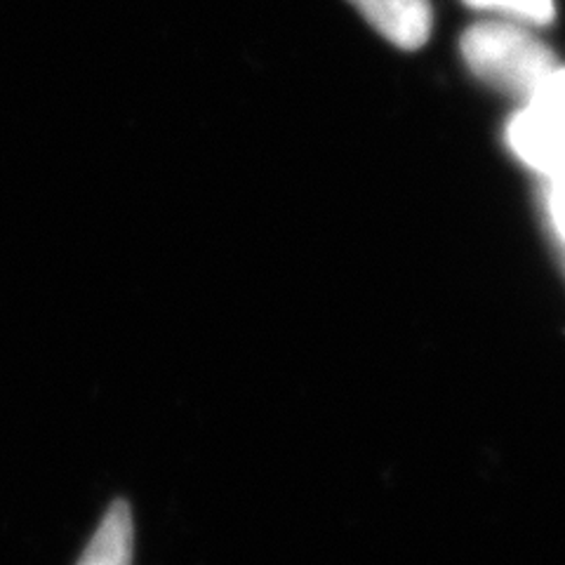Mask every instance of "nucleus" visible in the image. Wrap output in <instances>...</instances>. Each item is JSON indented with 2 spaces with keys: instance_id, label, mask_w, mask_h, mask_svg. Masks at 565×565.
<instances>
[{
  "instance_id": "f257e3e1",
  "label": "nucleus",
  "mask_w": 565,
  "mask_h": 565,
  "mask_svg": "<svg viewBox=\"0 0 565 565\" xmlns=\"http://www.w3.org/2000/svg\"><path fill=\"white\" fill-rule=\"evenodd\" d=\"M462 57L498 90L530 99L556 68L552 50L533 33L504 22H479L465 31Z\"/></svg>"
},
{
  "instance_id": "f03ea898",
  "label": "nucleus",
  "mask_w": 565,
  "mask_h": 565,
  "mask_svg": "<svg viewBox=\"0 0 565 565\" xmlns=\"http://www.w3.org/2000/svg\"><path fill=\"white\" fill-rule=\"evenodd\" d=\"M509 145L519 158L544 174H565V122L537 104L527 102L525 109L511 120Z\"/></svg>"
},
{
  "instance_id": "7ed1b4c3",
  "label": "nucleus",
  "mask_w": 565,
  "mask_h": 565,
  "mask_svg": "<svg viewBox=\"0 0 565 565\" xmlns=\"http://www.w3.org/2000/svg\"><path fill=\"white\" fill-rule=\"evenodd\" d=\"M367 24L401 50H419L429 41L434 10L429 0H349Z\"/></svg>"
},
{
  "instance_id": "20e7f679",
  "label": "nucleus",
  "mask_w": 565,
  "mask_h": 565,
  "mask_svg": "<svg viewBox=\"0 0 565 565\" xmlns=\"http://www.w3.org/2000/svg\"><path fill=\"white\" fill-rule=\"evenodd\" d=\"M78 565H132V516L126 502H114Z\"/></svg>"
},
{
  "instance_id": "39448f33",
  "label": "nucleus",
  "mask_w": 565,
  "mask_h": 565,
  "mask_svg": "<svg viewBox=\"0 0 565 565\" xmlns=\"http://www.w3.org/2000/svg\"><path fill=\"white\" fill-rule=\"evenodd\" d=\"M465 3L481 10H500L530 24H550L554 20V0H465Z\"/></svg>"
},
{
  "instance_id": "423d86ee",
  "label": "nucleus",
  "mask_w": 565,
  "mask_h": 565,
  "mask_svg": "<svg viewBox=\"0 0 565 565\" xmlns=\"http://www.w3.org/2000/svg\"><path fill=\"white\" fill-rule=\"evenodd\" d=\"M550 205H552V220L561 232V236L565 238V174L556 177V180H554V191H552Z\"/></svg>"
}]
</instances>
